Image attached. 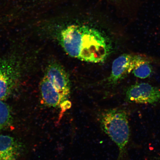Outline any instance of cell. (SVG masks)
Listing matches in <instances>:
<instances>
[{"label":"cell","instance_id":"obj_4","mask_svg":"<svg viewBox=\"0 0 160 160\" xmlns=\"http://www.w3.org/2000/svg\"><path fill=\"white\" fill-rule=\"evenodd\" d=\"M145 56L135 53H123L113 62L111 74L108 78L110 85H115L127 77Z\"/></svg>","mask_w":160,"mask_h":160},{"label":"cell","instance_id":"obj_3","mask_svg":"<svg viewBox=\"0 0 160 160\" xmlns=\"http://www.w3.org/2000/svg\"><path fill=\"white\" fill-rule=\"evenodd\" d=\"M125 99L128 102L142 104L160 103V88L150 84L137 82L126 89Z\"/></svg>","mask_w":160,"mask_h":160},{"label":"cell","instance_id":"obj_6","mask_svg":"<svg viewBox=\"0 0 160 160\" xmlns=\"http://www.w3.org/2000/svg\"><path fill=\"white\" fill-rule=\"evenodd\" d=\"M42 99L46 105L50 107L58 108L62 112L71 107V102L54 87L44 76L40 84Z\"/></svg>","mask_w":160,"mask_h":160},{"label":"cell","instance_id":"obj_7","mask_svg":"<svg viewBox=\"0 0 160 160\" xmlns=\"http://www.w3.org/2000/svg\"><path fill=\"white\" fill-rule=\"evenodd\" d=\"M45 76L58 91L69 98L71 92L70 80L62 66L57 62L51 63L46 69Z\"/></svg>","mask_w":160,"mask_h":160},{"label":"cell","instance_id":"obj_1","mask_svg":"<svg viewBox=\"0 0 160 160\" xmlns=\"http://www.w3.org/2000/svg\"><path fill=\"white\" fill-rule=\"evenodd\" d=\"M60 44L71 57L88 62H102L111 53L109 40L101 32L87 25L73 24L59 34Z\"/></svg>","mask_w":160,"mask_h":160},{"label":"cell","instance_id":"obj_11","mask_svg":"<svg viewBox=\"0 0 160 160\" xmlns=\"http://www.w3.org/2000/svg\"><path fill=\"white\" fill-rule=\"evenodd\" d=\"M9 59H0V71L7 64Z\"/></svg>","mask_w":160,"mask_h":160},{"label":"cell","instance_id":"obj_8","mask_svg":"<svg viewBox=\"0 0 160 160\" xmlns=\"http://www.w3.org/2000/svg\"><path fill=\"white\" fill-rule=\"evenodd\" d=\"M22 149L21 144L14 138L0 135V160H17Z\"/></svg>","mask_w":160,"mask_h":160},{"label":"cell","instance_id":"obj_5","mask_svg":"<svg viewBox=\"0 0 160 160\" xmlns=\"http://www.w3.org/2000/svg\"><path fill=\"white\" fill-rule=\"evenodd\" d=\"M21 72L18 62L12 59L0 71V101L7 98L15 89Z\"/></svg>","mask_w":160,"mask_h":160},{"label":"cell","instance_id":"obj_2","mask_svg":"<svg viewBox=\"0 0 160 160\" xmlns=\"http://www.w3.org/2000/svg\"><path fill=\"white\" fill-rule=\"evenodd\" d=\"M98 121L102 129L118 148L117 160H123L130 138L127 111L122 108L103 110L99 113Z\"/></svg>","mask_w":160,"mask_h":160},{"label":"cell","instance_id":"obj_9","mask_svg":"<svg viewBox=\"0 0 160 160\" xmlns=\"http://www.w3.org/2000/svg\"><path fill=\"white\" fill-rule=\"evenodd\" d=\"M151 62L147 58L142 61L132 71L135 77L140 79H145L151 76L153 72Z\"/></svg>","mask_w":160,"mask_h":160},{"label":"cell","instance_id":"obj_10","mask_svg":"<svg viewBox=\"0 0 160 160\" xmlns=\"http://www.w3.org/2000/svg\"><path fill=\"white\" fill-rule=\"evenodd\" d=\"M12 121V117L9 106L0 101V131L11 124Z\"/></svg>","mask_w":160,"mask_h":160}]
</instances>
